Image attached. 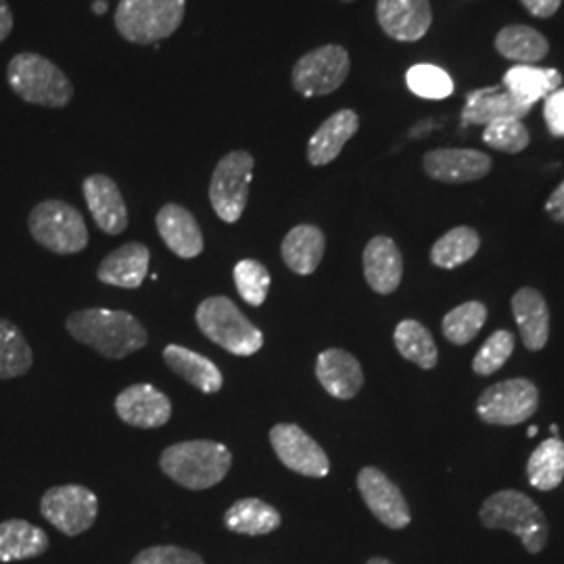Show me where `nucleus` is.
<instances>
[{"label": "nucleus", "mask_w": 564, "mask_h": 564, "mask_svg": "<svg viewBox=\"0 0 564 564\" xmlns=\"http://www.w3.org/2000/svg\"><path fill=\"white\" fill-rule=\"evenodd\" d=\"M7 82L21 101L63 109L74 99V84L53 61L39 53H18L7 65Z\"/></svg>", "instance_id": "4"}, {"label": "nucleus", "mask_w": 564, "mask_h": 564, "mask_svg": "<svg viewBox=\"0 0 564 564\" xmlns=\"http://www.w3.org/2000/svg\"><path fill=\"white\" fill-rule=\"evenodd\" d=\"M235 286L241 295V300L253 307L262 305L270 293V284L272 276L268 272V268L258 260H241L235 265Z\"/></svg>", "instance_id": "37"}, {"label": "nucleus", "mask_w": 564, "mask_h": 564, "mask_svg": "<svg viewBox=\"0 0 564 564\" xmlns=\"http://www.w3.org/2000/svg\"><path fill=\"white\" fill-rule=\"evenodd\" d=\"M105 11H107V2H105V0H95V2H93V13H95V15H102Z\"/></svg>", "instance_id": "45"}, {"label": "nucleus", "mask_w": 564, "mask_h": 564, "mask_svg": "<svg viewBox=\"0 0 564 564\" xmlns=\"http://www.w3.org/2000/svg\"><path fill=\"white\" fill-rule=\"evenodd\" d=\"M186 0H120L116 28L123 41L155 44L170 39L184 21Z\"/></svg>", "instance_id": "6"}, {"label": "nucleus", "mask_w": 564, "mask_h": 564, "mask_svg": "<svg viewBox=\"0 0 564 564\" xmlns=\"http://www.w3.org/2000/svg\"><path fill=\"white\" fill-rule=\"evenodd\" d=\"M362 263L364 279L375 293L391 295L402 284V251L391 237H372L364 249Z\"/></svg>", "instance_id": "18"}, {"label": "nucleus", "mask_w": 564, "mask_h": 564, "mask_svg": "<svg viewBox=\"0 0 564 564\" xmlns=\"http://www.w3.org/2000/svg\"><path fill=\"white\" fill-rule=\"evenodd\" d=\"M405 84L416 97L429 101H442L454 93V82L449 74L431 63H419L410 67L405 74Z\"/></svg>", "instance_id": "36"}, {"label": "nucleus", "mask_w": 564, "mask_h": 564, "mask_svg": "<svg viewBox=\"0 0 564 564\" xmlns=\"http://www.w3.org/2000/svg\"><path fill=\"white\" fill-rule=\"evenodd\" d=\"M46 531L23 519L0 523V563H15L42 556L48 550Z\"/></svg>", "instance_id": "27"}, {"label": "nucleus", "mask_w": 564, "mask_h": 564, "mask_svg": "<svg viewBox=\"0 0 564 564\" xmlns=\"http://www.w3.org/2000/svg\"><path fill=\"white\" fill-rule=\"evenodd\" d=\"M393 343L403 360L416 364L423 370H433L440 362L437 343L433 339L431 330L419 321L408 318L398 324L393 333Z\"/></svg>", "instance_id": "32"}, {"label": "nucleus", "mask_w": 564, "mask_h": 564, "mask_svg": "<svg viewBox=\"0 0 564 564\" xmlns=\"http://www.w3.org/2000/svg\"><path fill=\"white\" fill-rule=\"evenodd\" d=\"M514 354V335L510 330H496L487 337L473 360V370L479 377H491L505 366Z\"/></svg>", "instance_id": "38"}, {"label": "nucleus", "mask_w": 564, "mask_h": 564, "mask_svg": "<svg viewBox=\"0 0 564 564\" xmlns=\"http://www.w3.org/2000/svg\"><path fill=\"white\" fill-rule=\"evenodd\" d=\"M512 314L529 351H542L550 339V310L542 291L523 286L512 295Z\"/></svg>", "instance_id": "23"}, {"label": "nucleus", "mask_w": 564, "mask_h": 564, "mask_svg": "<svg viewBox=\"0 0 564 564\" xmlns=\"http://www.w3.org/2000/svg\"><path fill=\"white\" fill-rule=\"evenodd\" d=\"M479 521L485 529L510 531L529 554H540L547 545L550 524L544 510L523 491L502 489L491 494L481 505Z\"/></svg>", "instance_id": "2"}, {"label": "nucleus", "mask_w": 564, "mask_h": 564, "mask_svg": "<svg viewBox=\"0 0 564 564\" xmlns=\"http://www.w3.org/2000/svg\"><path fill=\"white\" fill-rule=\"evenodd\" d=\"M41 512L63 535L76 538L97 521L99 500L84 485H57L42 496Z\"/></svg>", "instance_id": "11"}, {"label": "nucleus", "mask_w": 564, "mask_h": 564, "mask_svg": "<svg viewBox=\"0 0 564 564\" xmlns=\"http://www.w3.org/2000/svg\"><path fill=\"white\" fill-rule=\"evenodd\" d=\"M550 431H552V435H554V437H558V426H556V424H552V426H550Z\"/></svg>", "instance_id": "48"}, {"label": "nucleus", "mask_w": 564, "mask_h": 564, "mask_svg": "<svg viewBox=\"0 0 564 564\" xmlns=\"http://www.w3.org/2000/svg\"><path fill=\"white\" fill-rule=\"evenodd\" d=\"M540 408V391L533 381L517 377L487 387L477 400L479 419L494 426H514L529 421Z\"/></svg>", "instance_id": "10"}, {"label": "nucleus", "mask_w": 564, "mask_h": 564, "mask_svg": "<svg viewBox=\"0 0 564 564\" xmlns=\"http://www.w3.org/2000/svg\"><path fill=\"white\" fill-rule=\"evenodd\" d=\"M281 512L260 498H242L230 506L224 514V524L228 531L239 535H268L281 527Z\"/></svg>", "instance_id": "28"}, {"label": "nucleus", "mask_w": 564, "mask_h": 564, "mask_svg": "<svg viewBox=\"0 0 564 564\" xmlns=\"http://www.w3.org/2000/svg\"><path fill=\"white\" fill-rule=\"evenodd\" d=\"M527 481L538 491H554L564 481V442L550 437L535 447L527 463Z\"/></svg>", "instance_id": "31"}, {"label": "nucleus", "mask_w": 564, "mask_h": 564, "mask_svg": "<svg viewBox=\"0 0 564 564\" xmlns=\"http://www.w3.org/2000/svg\"><path fill=\"white\" fill-rule=\"evenodd\" d=\"M484 142L487 147L502 151V153H523L524 149L531 142V134L527 130L523 120H508L491 121L485 126Z\"/></svg>", "instance_id": "39"}, {"label": "nucleus", "mask_w": 564, "mask_h": 564, "mask_svg": "<svg viewBox=\"0 0 564 564\" xmlns=\"http://www.w3.org/2000/svg\"><path fill=\"white\" fill-rule=\"evenodd\" d=\"M538 433H540V429H538V426H529V429H527V435H529V437H535Z\"/></svg>", "instance_id": "47"}, {"label": "nucleus", "mask_w": 564, "mask_h": 564, "mask_svg": "<svg viewBox=\"0 0 564 564\" xmlns=\"http://www.w3.org/2000/svg\"><path fill=\"white\" fill-rule=\"evenodd\" d=\"M544 118L552 137L564 139V88H558L545 97Z\"/></svg>", "instance_id": "41"}, {"label": "nucleus", "mask_w": 564, "mask_h": 564, "mask_svg": "<svg viewBox=\"0 0 564 564\" xmlns=\"http://www.w3.org/2000/svg\"><path fill=\"white\" fill-rule=\"evenodd\" d=\"M424 172L433 181L464 184L485 178L491 172V158L477 149H433L424 153Z\"/></svg>", "instance_id": "14"}, {"label": "nucleus", "mask_w": 564, "mask_h": 564, "mask_svg": "<svg viewBox=\"0 0 564 564\" xmlns=\"http://www.w3.org/2000/svg\"><path fill=\"white\" fill-rule=\"evenodd\" d=\"M545 214L554 223L564 224V181L556 186V191L545 202Z\"/></svg>", "instance_id": "43"}, {"label": "nucleus", "mask_w": 564, "mask_h": 564, "mask_svg": "<svg viewBox=\"0 0 564 564\" xmlns=\"http://www.w3.org/2000/svg\"><path fill=\"white\" fill-rule=\"evenodd\" d=\"M521 2H523L524 9H527L533 18H540V20L556 15V11H558L561 4H563V0H521Z\"/></svg>", "instance_id": "42"}, {"label": "nucleus", "mask_w": 564, "mask_h": 564, "mask_svg": "<svg viewBox=\"0 0 564 564\" xmlns=\"http://www.w3.org/2000/svg\"><path fill=\"white\" fill-rule=\"evenodd\" d=\"M316 379L328 395L337 400H351L362 391V364L345 349H324L316 360Z\"/></svg>", "instance_id": "20"}, {"label": "nucleus", "mask_w": 564, "mask_h": 564, "mask_svg": "<svg viewBox=\"0 0 564 564\" xmlns=\"http://www.w3.org/2000/svg\"><path fill=\"white\" fill-rule=\"evenodd\" d=\"M358 491L372 517L387 529L400 531L412 523L410 505L402 489L393 484L383 470L375 466H364L358 473Z\"/></svg>", "instance_id": "13"}, {"label": "nucleus", "mask_w": 564, "mask_h": 564, "mask_svg": "<svg viewBox=\"0 0 564 564\" xmlns=\"http://www.w3.org/2000/svg\"><path fill=\"white\" fill-rule=\"evenodd\" d=\"M366 564H393L391 561H387L383 556H372Z\"/></svg>", "instance_id": "46"}, {"label": "nucleus", "mask_w": 564, "mask_h": 564, "mask_svg": "<svg viewBox=\"0 0 564 564\" xmlns=\"http://www.w3.org/2000/svg\"><path fill=\"white\" fill-rule=\"evenodd\" d=\"M349 69L351 61L347 48L339 44H324L305 53L293 65L291 82L295 93L305 99H316L339 90L349 76Z\"/></svg>", "instance_id": "9"}, {"label": "nucleus", "mask_w": 564, "mask_h": 564, "mask_svg": "<svg viewBox=\"0 0 564 564\" xmlns=\"http://www.w3.org/2000/svg\"><path fill=\"white\" fill-rule=\"evenodd\" d=\"M487 321V307L481 302H464L449 310L444 316L442 330L452 345H468L473 341Z\"/></svg>", "instance_id": "35"}, {"label": "nucleus", "mask_w": 564, "mask_h": 564, "mask_svg": "<svg viewBox=\"0 0 564 564\" xmlns=\"http://www.w3.org/2000/svg\"><path fill=\"white\" fill-rule=\"evenodd\" d=\"M155 224L160 237L172 253H176L182 260H193L202 256L205 247L202 226L186 207L178 203H165L158 212Z\"/></svg>", "instance_id": "19"}, {"label": "nucleus", "mask_w": 564, "mask_h": 564, "mask_svg": "<svg viewBox=\"0 0 564 564\" xmlns=\"http://www.w3.org/2000/svg\"><path fill=\"white\" fill-rule=\"evenodd\" d=\"M270 444L279 460L297 475L323 479L330 473V460L323 445L310 437L297 424L281 423L272 426Z\"/></svg>", "instance_id": "12"}, {"label": "nucleus", "mask_w": 564, "mask_h": 564, "mask_svg": "<svg viewBox=\"0 0 564 564\" xmlns=\"http://www.w3.org/2000/svg\"><path fill=\"white\" fill-rule=\"evenodd\" d=\"M253 170L256 158L245 149L226 153L216 165L209 182V203L223 223L235 224L241 220L249 199Z\"/></svg>", "instance_id": "8"}, {"label": "nucleus", "mask_w": 564, "mask_h": 564, "mask_svg": "<svg viewBox=\"0 0 564 564\" xmlns=\"http://www.w3.org/2000/svg\"><path fill=\"white\" fill-rule=\"evenodd\" d=\"M343 2H354V0H343Z\"/></svg>", "instance_id": "49"}, {"label": "nucleus", "mask_w": 564, "mask_h": 564, "mask_svg": "<svg viewBox=\"0 0 564 564\" xmlns=\"http://www.w3.org/2000/svg\"><path fill=\"white\" fill-rule=\"evenodd\" d=\"M13 11L7 0H0V42L7 41L13 32Z\"/></svg>", "instance_id": "44"}, {"label": "nucleus", "mask_w": 564, "mask_h": 564, "mask_svg": "<svg viewBox=\"0 0 564 564\" xmlns=\"http://www.w3.org/2000/svg\"><path fill=\"white\" fill-rule=\"evenodd\" d=\"M163 362L167 364V368L174 375H178L202 393L212 395V393H218L224 387L220 368L193 349H186L182 345H167L163 349Z\"/></svg>", "instance_id": "26"}, {"label": "nucleus", "mask_w": 564, "mask_h": 564, "mask_svg": "<svg viewBox=\"0 0 564 564\" xmlns=\"http://www.w3.org/2000/svg\"><path fill=\"white\" fill-rule=\"evenodd\" d=\"M377 21L393 41H421L433 23L431 0H377Z\"/></svg>", "instance_id": "15"}, {"label": "nucleus", "mask_w": 564, "mask_h": 564, "mask_svg": "<svg viewBox=\"0 0 564 564\" xmlns=\"http://www.w3.org/2000/svg\"><path fill=\"white\" fill-rule=\"evenodd\" d=\"M326 237L314 224H300L282 239V262L300 276H310L323 262Z\"/></svg>", "instance_id": "25"}, {"label": "nucleus", "mask_w": 564, "mask_h": 564, "mask_svg": "<svg viewBox=\"0 0 564 564\" xmlns=\"http://www.w3.org/2000/svg\"><path fill=\"white\" fill-rule=\"evenodd\" d=\"M67 333L109 360H121L147 345V330L132 314L107 307L78 310L67 318Z\"/></svg>", "instance_id": "1"}, {"label": "nucleus", "mask_w": 564, "mask_h": 564, "mask_svg": "<svg viewBox=\"0 0 564 564\" xmlns=\"http://www.w3.org/2000/svg\"><path fill=\"white\" fill-rule=\"evenodd\" d=\"M481 249V235L470 226H456L447 230L431 247V262L442 270H454L470 262Z\"/></svg>", "instance_id": "33"}, {"label": "nucleus", "mask_w": 564, "mask_h": 564, "mask_svg": "<svg viewBox=\"0 0 564 564\" xmlns=\"http://www.w3.org/2000/svg\"><path fill=\"white\" fill-rule=\"evenodd\" d=\"M531 111V105L517 101L505 86H491V88H479L468 93L466 105L463 109L464 126H487L491 121L523 120Z\"/></svg>", "instance_id": "22"}, {"label": "nucleus", "mask_w": 564, "mask_h": 564, "mask_svg": "<svg viewBox=\"0 0 564 564\" xmlns=\"http://www.w3.org/2000/svg\"><path fill=\"white\" fill-rule=\"evenodd\" d=\"M116 412L120 421L130 426L158 429L172 419V402L153 384H132L118 395Z\"/></svg>", "instance_id": "16"}, {"label": "nucleus", "mask_w": 564, "mask_h": 564, "mask_svg": "<svg viewBox=\"0 0 564 564\" xmlns=\"http://www.w3.org/2000/svg\"><path fill=\"white\" fill-rule=\"evenodd\" d=\"M151 253L142 242H126L102 260L97 276L109 286L139 289L149 274Z\"/></svg>", "instance_id": "24"}, {"label": "nucleus", "mask_w": 564, "mask_h": 564, "mask_svg": "<svg viewBox=\"0 0 564 564\" xmlns=\"http://www.w3.org/2000/svg\"><path fill=\"white\" fill-rule=\"evenodd\" d=\"M34 364V351L18 324L0 318V379L23 377Z\"/></svg>", "instance_id": "34"}, {"label": "nucleus", "mask_w": 564, "mask_h": 564, "mask_svg": "<svg viewBox=\"0 0 564 564\" xmlns=\"http://www.w3.org/2000/svg\"><path fill=\"white\" fill-rule=\"evenodd\" d=\"M360 130V116L354 109H341L321 123L307 142V162L323 167L341 155L343 147Z\"/></svg>", "instance_id": "21"}, {"label": "nucleus", "mask_w": 564, "mask_h": 564, "mask_svg": "<svg viewBox=\"0 0 564 564\" xmlns=\"http://www.w3.org/2000/svg\"><path fill=\"white\" fill-rule=\"evenodd\" d=\"M563 84V74L558 69H542L531 65H517L505 74L502 86L524 105H535L545 99L550 93L558 90Z\"/></svg>", "instance_id": "29"}, {"label": "nucleus", "mask_w": 564, "mask_h": 564, "mask_svg": "<svg viewBox=\"0 0 564 564\" xmlns=\"http://www.w3.org/2000/svg\"><path fill=\"white\" fill-rule=\"evenodd\" d=\"M195 321L203 335L232 356L249 358L263 347L262 330L251 323L237 303L216 295L199 303Z\"/></svg>", "instance_id": "5"}, {"label": "nucleus", "mask_w": 564, "mask_h": 564, "mask_svg": "<svg viewBox=\"0 0 564 564\" xmlns=\"http://www.w3.org/2000/svg\"><path fill=\"white\" fill-rule=\"evenodd\" d=\"M496 48L505 59L514 61L521 65H533L547 57L550 42L540 30L514 23V25H506L498 32Z\"/></svg>", "instance_id": "30"}, {"label": "nucleus", "mask_w": 564, "mask_h": 564, "mask_svg": "<svg viewBox=\"0 0 564 564\" xmlns=\"http://www.w3.org/2000/svg\"><path fill=\"white\" fill-rule=\"evenodd\" d=\"M32 239L57 256H74L88 247V228L80 212L61 199L39 203L30 216Z\"/></svg>", "instance_id": "7"}, {"label": "nucleus", "mask_w": 564, "mask_h": 564, "mask_svg": "<svg viewBox=\"0 0 564 564\" xmlns=\"http://www.w3.org/2000/svg\"><path fill=\"white\" fill-rule=\"evenodd\" d=\"M86 205L105 235H121L128 228V207L120 186L105 174H93L82 184Z\"/></svg>", "instance_id": "17"}, {"label": "nucleus", "mask_w": 564, "mask_h": 564, "mask_svg": "<svg viewBox=\"0 0 564 564\" xmlns=\"http://www.w3.org/2000/svg\"><path fill=\"white\" fill-rule=\"evenodd\" d=\"M132 564H205L202 556L181 545H153L139 552Z\"/></svg>", "instance_id": "40"}, {"label": "nucleus", "mask_w": 564, "mask_h": 564, "mask_svg": "<svg viewBox=\"0 0 564 564\" xmlns=\"http://www.w3.org/2000/svg\"><path fill=\"white\" fill-rule=\"evenodd\" d=\"M160 466L184 489L203 491L226 479L232 466V454L226 445L212 440L181 442L163 449Z\"/></svg>", "instance_id": "3"}]
</instances>
